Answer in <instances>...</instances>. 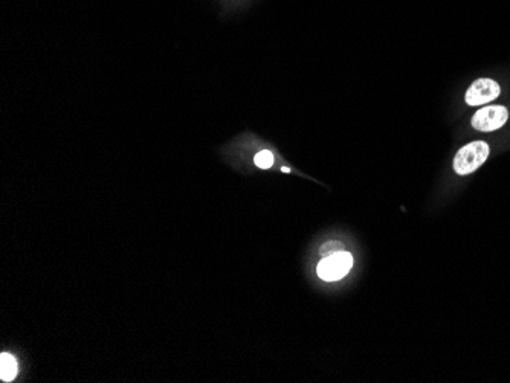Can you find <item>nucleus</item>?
Instances as JSON below:
<instances>
[{
  "mask_svg": "<svg viewBox=\"0 0 510 383\" xmlns=\"http://www.w3.org/2000/svg\"><path fill=\"white\" fill-rule=\"evenodd\" d=\"M353 267V255L339 251L324 257L317 266V274L322 281L343 279Z\"/></svg>",
  "mask_w": 510,
  "mask_h": 383,
  "instance_id": "7ed1b4c3",
  "label": "nucleus"
},
{
  "mask_svg": "<svg viewBox=\"0 0 510 383\" xmlns=\"http://www.w3.org/2000/svg\"><path fill=\"white\" fill-rule=\"evenodd\" d=\"M19 371V365L11 354L4 353L0 356V379L2 382H13Z\"/></svg>",
  "mask_w": 510,
  "mask_h": 383,
  "instance_id": "39448f33",
  "label": "nucleus"
},
{
  "mask_svg": "<svg viewBox=\"0 0 510 383\" xmlns=\"http://www.w3.org/2000/svg\"><path fill=\"white\" fill-rule=\"evenodd\" d=\"M501 95V86L492 78L475 80L464 93V103L471 107H483Z\"/></svg>",
  "mask_w": 510,
  "mask_h": 383,
  "instance_id": "20e7f679",
  "label": "nucleus"
},
{
  "mask_svg": "<svg viewBox=\"0 0 510 383\" xmlns=\"http://www.w3.org/2000/svg\"><path fill=\"white\" fill-rule=\"evenodd\" d=\"M282 172H283V173H291V169L284 167V168H282Z\"/></svg>",
  "mask_w": 510,
  "mask_h": 383,
  "instance_id": "6e6552de",
  "label": "nucleus"
},
{
  "mask_svg": "<svg viewBox=\"0 0 510 383\" xmlns=\"http://www.w3.org/2000/svg\"><path fill=\"white\" fill-rule=\"evenodd\" d=\"M490 155V147L486 141H472L455 153L453 168L458 176H469L486 164Z\"/></svg>",
  "mask_w": 510,
  "mask_h": 383,
  "instance_id": "f257e3e1",
  "label": "nucleus"
},
{
  "mask_svg": "<svg viewBox=\"0 0 510 383\" xmlns=\"http://www.w3.org/2000/svg\"><path fill=\"white\" fill-rule=\"evenodd\" d=\"M339 251H343V244L338 243V242H330V243L324 244V248H321V255H322V258H324V257H329V255L339 252Z\"/></svg>",
  "mask_w": 510,
  "mask_h": 383,
  "instance_id": "0eeeda50",
  "label": "nucleus"
},
{
  "mask_svg": "<svg viewBox=\"0 0 510 383\" xmlns=\"http://www.w3.org/2000/svg\"><path fill=\"white\" fill-rule=\"evenodd\" d=\"M254 162L261 169H268L274 165V155L269 150H261L257 153V156L254 158Z\"/></svg>",
  "mask_w": 510,
  "mask_h": 383,
  "instance_id": "423d86ee",
  "label": "nucleus"
},
{
  "mask_svg": "<svg viewBox=\"0 0 510 383\" xmlns=\"http://www.w3.org/2000/svg\"><path fill=\"white\" fill-rule=\"evenodd\" d=\"M510 112L506 106L492 104V106H483L474 113L471 118V125L474 130L481 133H492L497 132L501 127H504L509 121Z\"/></svg>",
  "mask_w": 510,
  "mask_h": 383,
  "instance_id": "f03ea898",
  "label": "nucleus"
}]
</instances>
